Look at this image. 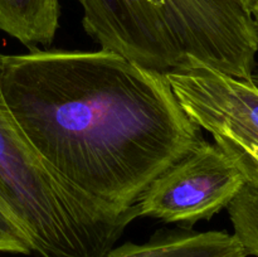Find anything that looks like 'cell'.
<instances>
[{
    "instance_id": "1",
    "label": "cell",
    "mask_w": 258,
    "mask_h": 257,
    "mask_svg": "<svg viewBox=\"0 0 258 257\" xmlns=\"http://www.w3.org/2000/svg\"><path fill=\"white\" fill-rule=\"evenodd\" d=\"M0 86L42 158L117 211L134 208L159 174L204 140L164 73L108 50L5 55Z\"/></svg>"
},
{
    "instance_id": "2",
    "label": "cell",
    "mask_w": 258,
    "mask_h": 257,
    "mask_svg": "<svg viewBox=\"0 0 258 257\" xmlns=\"http://www.w3.org/2000/svg\"><path fill=\"white\" fill-rule=\"evenodd\" d=\"M101 49L159 73L199 66L253 77L258 29L239 0H77Z\"/></svg>"
},
{
    "instance_id": "3",
    "label": "cell",
    "mask_w": 258,
    "mask_h": 257,
    "mask_svg": "<svg viewBox=\"0 0 258 257\" xmlns=\"http://www.w3.org/2000/svg\"><path fill=\"white\" fill-rule=\"evenodd\" d=\"M5 54L0 53V78ZM0 197L40 257H78L100 239L110 209L60 176L10 113L0 86Z\"/></svg>"
},
{
    "instance_id": "4",
    "label": "cell",
    "mask_w": 258,
    "mask_h": 257,
    "mask_svg": "<svg viewBox=\"0 0 258 257\" xmlns=\"http://www.w3.org/2000/svg\"><path fill=\"white\" fill-rule=\"evenodd\" d=\"M188 117L258 186V81L199 66L165 73Z\"/></svg>"
},
{
    "instance_id": "5",
    "label": "cell",
    "mask_w": 258,
    "mask_h": 257,
    "mask_svg": "<svg viewBox=\"0 0 258 257\" xmlns=\"http://www.w3.org/2000/svg\"><path fill=\"white\" fill-rule=\"evenodd\" d=\"M244 184V176L222 149L202 140L159 174L135 206L139 217L190 228L227 208Z\"/></svg>"
},
{
    "instance_id": "6",
    "label": "cell",
    "mask_w": 258,
    "mask_h": 257,
    "mask_svg": "<svg viewBox=\"0 0 258 257\" xmlns=\"http://www.w3.org/2000/svg\"><path fill=\"white\" fill-rule=\"evenodd\" d=\"M246 249L227 231L198 232L179 227L156 231L144 243L126 242L105 257H247Z\"/></svg>"
},
{
    "instance_id": "7",
    "label": "cell",
    "mask_w": 258,
    "mask_h": 257,
    "mask_svg": "<svg viewBox=\"0 0 258 257\" xmlns=\"http://www.w3.org/2000/svg\"><path fill=\"white\" fill-rule=\"evenodd\" d=\"M59 17V0H0V30L30 50L52 44Z\"/></svg>"
},
{
    "instance_id": "8",
    "label": "cell",
    "mask_w": 258,
    "mask_h": 257,
    "mask_svg": "<svg viewBox=\"0 0 258 257\" xmlns=\"http://www.w3.org/2000/svg\"><path fill=\"white\" fill-rule=\"evenodd\" d=\"M227 209L236 238L248 256L258 257V186L244 184Z\"/></svg>"
},
{
    "instance_id": "9",
    "label": "cell",
    "mask_w": 258,
    "mask_h": 257,
    "mask_svg": "<svg viewBox=\"0 0 258 257\" xmlns=\"http://www.w3.org/2000/svg\"><path fill=\"white\" fill-rule=\"evenodd\" d=\"M0 252L15 254L33 253L27 232L10 207L0 197Z\"/></svg>"
},
{
    "instance_id": "10",
    "label": "cell",
    "mask_w": 258,
    "mask_h": 257,
    "mask_svg": "<svg viewBox=\"0 0 258 257\" xmlns=\"http://www.w3.org/2000/svg\"><path fill=\"white\" fill-rule=\"evenodd\" d=\"M239 2H241L242 4H243V7L246 8L249 13H251V10L253 9V7H254V4H256L257 0H239Z\"/></svg>"
},
{
    "instance_id": "11",
    "label": "cell",
    "mask_w": 258,
    "mask_h": 257,
    "mask_svg": "<svg viewBox=\"0 0 258 257\" xmlns=\"http://www.w3.org/2000/svg\"><path fill=\"white\" fill-rule=\"evenodd\" d=\"M251 14H252V18H253L254 23H256L257 29H258V0L256 2V4H254L253 9L251 10Z\"/></svg>"
}]
</instances>
